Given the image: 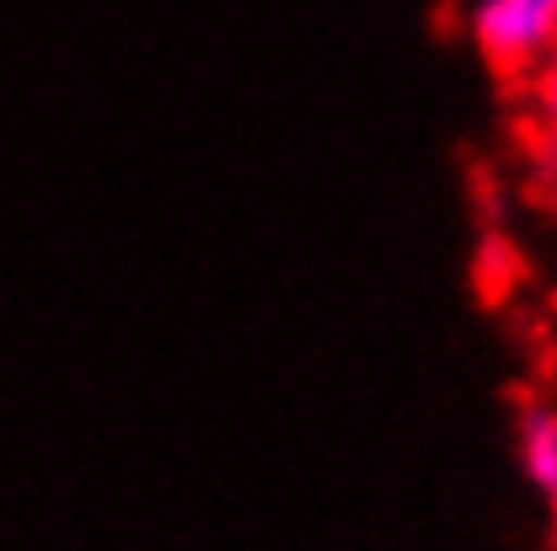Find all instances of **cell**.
Here are the masks:
<instances>
[{"label":"cell","instance_id":"obj_1","mask_svg":"<svg viewBox=\"0 0 557 551\" xmlns=\"http://www.w3.org/2000/svg\"><path fill=\"white\" fill-rule=\"evenodd\" d=\"M467 38L498 80L520 86L557 43V0H467Z\"/></svg>","mask_w":557,"mask_h":551},{"label":"cell","instance_id":"obj_2","mask_svg":"<svg viewBox=\"0 0 557 551\" xmlns=\"http://www.w3.org/2000/svg\"><path fill=\"white\" fill-rule=\"evenodd\" d=\"M515 461H520V477L531 487V498L542 503L547 530L557 541V397H547V391L520 397V408H515Z\"/></svg>","mask_w":557,"mask_h":551},{"label":"cell","instance_id":"obj_3","mask_svg":"<svg viewBox=\"0 0 557 551\" xmlns=\"http://www.w3.org/2000/svg\"><path fill=\"white\" fill-rule=\"evenodd\" d=\"M525 97V150H531V172L536 183H547L557 172V43L542 54V65L520 80Z\"/></svg>","mask_w":557,"mask_h":551},{"label":"cell","instance_id":"obj_4","mask_svg":"<svg viewBox=\"0 0 557 551\" xmlns=\"http://www.w3.org/2000/svg\"><path fill=\"white\" fill-rule=\"evenodd\" d=\"M542 188H547V204H553V214H557V172L547 177V183H542Z\"/></svg>","mask_w":557,"mask_h":551}]
</instances>
